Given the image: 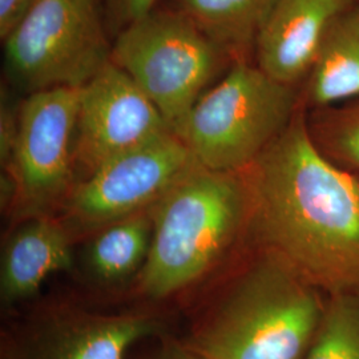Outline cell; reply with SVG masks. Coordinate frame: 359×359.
Listing matches in <instances>:
<instances>
[{
	"label": "cell",
	"instance_id": "cell-1",
	"mask_svg": "<svg viewBox=\"0 0 359 359\" xmlns=\"http://www.w3.org/2000/svg\"><path fill=\"white\" fill-rule=\"evenodd\" d=\"M243 175L259 249L326 294L359 290V179L322 154L301 108Z\"/></svg>",
	"mask_w": 359,
	"mask_h": 359
},
{
	"label": "cell",
	"instance_id": "cell-2",
	"mask_svg": "<svg viewBox=\"0 0 359 359\" xmlns=\"http://www.w3.org/2000/svg\"><path fill=\"white\" fill-rule=\"evenodd\" d=\"M259 250L185 341L204 358H306L327 299L281 257Z\"/></svg>",
	"mask_w": 359,
	"mask_h": 359
},
{
	"label": "cell",
	"instance_id": "cell-3",
	"mask_svg": "<svg viewBox=\"0 0 359 359\" xmlns=\"http://www.w3.org/2000/svg\"><path fill=\"white\" fill-rule=\"evenodd\" d=\"M152 244L137 290L158 301L205 278L248 231L244 175L197 165L152 208Z\"/></svg>",
	"mask_w": 359,
	"mask_h": 359
},
{
	"label": "cell",
	"instance_id": "cell-4",
	"mask_svg": "<svg viewBox=\"0 0 359 359\" xmlns=\"http://www.w3.org/2000/svg\"><path fill=\"white\" fill-rule=\"evenodd\" d=\"M298 109L294 86L240 59L203 93L175 133L200 167L243 172L289 127Z\"/></svg>",
	"mask_w": 359,
	"mask_h": 359
},
{
	"label": "cell",
	"instance_id": "cell-5",
	"mask_svg": "<svg viewBox=\"0 0 359 359\" xmlns=\"http://www.w3.org/2000/svg\"><path fill=\"white\" fill-rule=\"evenodd\" d=\"M226 53L180 11H152L123 28L111 60L123 68L175 133Z\"/></svg>",
	"mask_w": 359,
	"mask_h": 359
},
{
	"label": "cell",
	"instance_id": "cell-6",
	"mask_svg": "<svg viewBox=\"0 0 359 359\" xmlns=\"http://www.w3.org/2000/svg\"><path fill=\"white\" fill-rule=\"evenodd\" d=\"M102 0H39L4 40V65L27 93L81 88L111 62Z\"/></svg>",
	"mask_w": 359,
	"mask_h": 359
},
{
	"label": "cell",
	"instance_id": "cell-7",
	"mask_svg": "<svg viewBox=\"0 0 359 359\" xmlns=\"http://www.w3.org/2000/svg\"><path fill=\"white\" fill-rule=\"evenodd\" d=\"M79 90L34 92L19 109L18 137L4 167L15 184V219L55 216L76 184Z\"/></svg>",
	"mask_w": 359,
	"mask_h": 359
},
{
	"label": "cell",
	"instance_id": "cell-8",
	"mask_svg": "<svg viewBox=\"0 0 359 359\" xmlns=\"http://www.w3.org/2000/svg\"><path fill=\"white\" fill-rule=\"evenodd\" d=\"M198 165L173 132L118 154L79 180L62 206V219L76 238L154 208Z\"/></svg>",
	"mask_w": 359,
	"mask_h": 359
},
{
	"label": "cell",
	"instance_id": "cell-9",
	"mask_svg": "<svg viewBox=\"0 0 359 359\" xmlns=\"http://www.w3.org/2000/svg\"><path fill=\"white\" fill-rule=\"evenodd\" d=\"M168 132L172 129L151 99L111 60L79 90L76 172L84 179L108 160Z\"/></svg>",
	"mask_w": 359,
	"mask_h": 359
},
{
	"label": "cell",
	"instance_id": "cell-10",
	"mask_svg": "<svg viewBox=\"0 0 359 359\" xmlns=\"http://www.w3.org/2000/svg\"><path fill=\"white\" fill-rule=\"evenodd\" d=\"M161 330V322L145 313L60 309L31 325L3 359H126L136 344Z\"/></svg>",
	"mask_w": 359,
	"mask_h": 359
},
{
	"label": "cell",
	"instance_id": "cell-11",
	"mask_svg": "<svg viewBox=\"0 0 359 359\" xmlns=\"http://www.w3.org/2000/svg\"><path fill=\"white\" fill-rule=\"evenodd\" d=\"M346 7L347 0H271L255 40L258 68L295 86L308 76L327 28Z\"/></svg>",
	"mask_w": 359,
	"mask_h": 359
},
{
	"label": "cell",
	"instance_id": "cell-12",
	"mask_svg": "<svg viewBox=\"0 0 359 359\" xmlns=\"http://www.w3.org/2000/svg\"><path fill=\"white\" fill-rule=\"evenodd\" d=\"M74 236L63 219L40 216L20 221L7 238L0 265L4 306L32 297L55 273L74 268Z\"/></svg>",
	"mask_w": 359,
	"mask_h": 359
},
{
	"label": "cell",
	"instance_id": "cell-13",
	"mask_svg": "<svg viewBox=\"0 0 359 359\" xmlns=\"http://www.w3.org/2000/svg\"><path fill=\"white\" fill-rule=\"evenodd\" d=\"M359 97V7L333 20L308 74L306 104L329 108Z\"/></svg>",
	"mask_w": 359,
	"mask_h": 359
},
{
	"label": "cell",
	"instance_id": "cell-14",
	"mask_svg": "<svg viewBox=\"0 0 359 359\" xmlns=\"http://www.w3.org/2000/svg\"><path fill=\"white\" fill-rule=\"evenodd\" d=\"M152 234V208L95 231L84 255L90 277L102 285L137 278L149 255Z\"/></svg>",
	"mask_w": 359,
	"mask_h": 359
},
{
	"label": "cell",
	"instance_id": "cell-15",
	"mask_svg": "<svg viewBox=\"0 0 359 359\" xmlns=\"http://www.w3.org/2000/svg\"><path fill=\"white\" fill-rule=\"evenodd\" d=\"M271 0H179L189 18L226 55L255 46L257 31Z\"/></svg>",
	"mask_w": 359,
	"mask_h": 359
},
{
	"label": "cell",
	"instance_id": "cell-16",
	"mask_svg": "<svg viewBox=\"0 0 359 359\" xmlns=\"http://www.w3.org/2000/svg\"><path fill=\"white\" fill-rule=\"evenodd\" d=\"M305 359H359V290L329 295Z\"/></svg>",
	"mask_w": 359,
	"mask_h": 359
},
{
	"label": "cell",
	"instance_id": "cell-17",
	"mask_svg": "<svg viewBox=\"0 0 359 359\" xmlns=\"http://www.w3.org/2000/svg\"><path fill=\"white\" fill-rule=\"evenodd\" d=\"M311 137L322 154L337 165L359 172V97L317 109Z\"/></svg>",
	"mask_w": 359,
	"mask_h": 359
},
{
	"label": "cell",
	"instance_id": "cell-18",
	"mask_svg": "<svg viewBox=\"0 0 359 359\" xmlns=\"http://www.w3.org/2000/svg\"><path fill=\"white\" fill-rule=\"evenodd\" d=\"M157 0H108L109 11L121 29L154 11Z\"/></svg>",
	"mask_w": 359,
	"mask_h": 359
},
{
	"label": "cell",
	"instance_id": "cell-19",
	"mask_svg": "<svg viewBox=\"0 0 359 359\" xmlns=\"http://www.w3.org/2000/svg\"><path fill=\"white\" fill-rule=\"evenodd\" d=\"M19 129V111L4 100L1 102V124H0V157L3 168L10 163Z\"/></svg>",
	"mask_w": 359,
	"mask_h": 359
},
{
	"label": "cell",
	"instance_id": "cell-20",
	"mask_svg": "<svg viewBox=\"0 0 359 359\" xmlns=\"http://www.w3.org/2000/svg\"><path fill=\"white\" fill-rule=\"evenodd\" d=\"M39 0H0V36L6 38Z\"/></svg>",
	"mask_w": 359,
	"mask_h": 359
},
{
	"label": "cell",
	"instance_id": "cell-21",
	"mask_svg": "<svg viewBox=\"0 0 359 359\" xmlns=\"http://www.w3.org/2000/svg\"><path fill=\"white\" fill-rule=\"evenodd\" d=\"M145 359H206L196 353L185 342L165 338Z\"/></svg>",
	"mask_w": 359,
	"mask_h": 359
}]
</instances>
